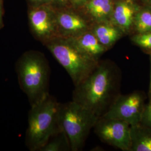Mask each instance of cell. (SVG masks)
<instances>
[{"instance_id": "1", "label": "cell", "mask_w": 151, "mask_h": 151, "mask_svg": "<svg viewBox=\"0 0 151 151\" xmlns=\"http://www.w3.org/2000/svg\"><path fill=\"white\" fill-rule=\"evenodd\" d=\"M121 82L122 72L118 65L108 60H100L91 73L75 86L72 100L100 118L120 94Z\"/></svg>"}, {"instance_id": "2", "label": "cell", "mask_w": 151, "mask_h": 151, "mask_svg": "<svg viewBox=\"0 0 151 151\" xmlns=\"http://www.w3.org/2000/svg\"><path fill=\"white\" fill-rule=\"evenodd\" d=\"M61 103L49 93L31 106L28 114L25 145L31 151H40L62 129L60 124Z\"/></svg>"}, {"instance_id": "3", "label": "cell", "mask_w": 151, "mask_h": 151, "mask_svg": "<svg viewBox=\"0 0 151 151\" xmlns=\"http://www.w3.org/2000/svg\"><path fill=\"white\" fill-rule=\"evenodd\" d=\"M16 71L20 87L30 106L49 93L50 68L43 54L36 51L25 52L17 60Z\"/></svg>"}, {"instance_id": "4", "label": "cell", "mask_w": 151, "mask_h": 151, "mask_svg": "<svg viewBox=\"0 0 151 151\" xmlns=\"http://www.w3.org/2000/svg\"><path fill=\"white\" fill-rule=\"evenodd\" d=\"M46 45L69 75L75 86L85 80L100 62L81 50L69 38H54Z\"/></svg>"}, {"instance_id": "5", "label": "cell", "mask_w": 151, "mask_h": 151, "mask_svg": "<svg viewBox=\"0 0 151 151\" xmlns=\"http://www.w3.org/2000/svg\"><path fill=\"white\" fill-rule=\"evenodd\" d=\"M98 118L91 111L73 100L60 104V126L69 140L70 151L83 148Z\"/></svg>"}, {"instance_id": "6", "label": "cell", "mask_w": 151, "mask_h": 151, "mask_svg": "<svg viewBox=\"0 0 151 151\" xmlns=\"http://www.w3.org/2000/svg\"><path fill=\"white\" fill-rule=\"evenodd\" d=\"M93 129L103 142L122 151H130L131 125L128 123L101 116L97 119Z\"/></svg>"}, {"instance_id": "7", "label": "cell", "mask_w": 151, "mask_h": 151, "mask_svg": "<svg viewBox=\"0 0 151 151\" xmlns=\"http://www.w3.org/2000/svg\"><path fill=\"white\" fill-rule=\"evenodd\" d=\"M144 108V99L139 92L120 93L103 116L119 119L128 123L131 126L135 125L141 123Z\"/></svg>"}, {"instance_id": "8", "label": "cell", "mask_w": 151, "mask_h": 151, "mask_svg": "<svg viewBox=\"0 0 151 151\" xmlns=\"http://www.w3.org/2000/svg\"><path fill=\"white\" fill-rule=\"evenodd\" d=\"M29 20L32 32L39 39L47 43L59 37L56 20L45 8L39 7L30 11Z\"/></svg>"}, {"instance_id": "9", "label": "cell", "mask_w": 151, "mask_h": 151, "mask_svg": "<svg viewBox=\"0 0 151 151\" xmlns=\"http://www.w3.org/2000/svg\"><path fill=\"white\" fill-rule=\"evenodd\" d=\"M59 37L73 38L88 30L86 22L80 16L70 13H62L56 19Z\"/></svg>"}, {"instance_id": "10", "label": "cell", "mask_w": 151, "mask_h": 151, "mask_svg": "<svg viewBox=\"0 0 151 151\" xmlns=\"http://www.w3.org/2000/svg\"><path fill=\"white\" fill-rule=\"evenodd\" d=\"M69 39L81 50L97 60H100V57L107 50L92 32L87 31L80 35Z\"/></svg>"}, {"instance_id": "11", "label": "cell", "mask_w": 151, "mask_h": 151, "mask_svg": "<svg viewBox=\"0 0 151 151\" xmlns=\"http://www.w3.org/2000/svg\"><path fill=\"white\" fill-rule=\"evenodd\" d=\"M128 2H121L116 4L114 11L115 25L123 32H128L134 24L135 10Z\"/></svg>"}, {"instance_id": "12", "label": "cell", "mask_w": 151, "mask_h": 151, "mask_svg": "<svg viewBox=\"0 0 151 151\" xmlns=\"http://www.w3.org/2000/svg\"><path fill=\"white\" fill-rule=\"evenodd\" d=\"M130 151H151V128L143 124L131 126Z\"/></svg>"}, {"instance_id": "13", "label": "cell", "mask_w": 151, "mask_h": 151, "mask_svg": "<svg viewBox=\"0 0 151 151\" xmlns=\"http://www.w3.org/2000/svg\"><path fill=\"white\" fill-rule=\"evenodd\" d=\"M92 32L107 50L122 37L123 33L116 26L108 24L98 25L94 27Z\"/></svg>"}, {"instance_id": "14", "label": "cell", "mask_w": 151, "mask_h": 151, "mask_svg": "<svg viewBox=\"0 0 151 151\" xmlns=\"http://www.w3.org/2000/svg\"><path fill=\"white\" fill-rule=\"evenodd\" d=\"M87 9L95 19L103 21L113 10L111 0H90L87 4Z\"/></svg>"}, {"instance_id": "15", "label": "cell", "mask_w": 151, "mask_h": 151, "mask_svg": "<svg viewBox=\"0 0 151 151\" xmlns=\"http://www.w3.org/2000/svg\"><path fill=\"white\" fill-rule=\"evenodd\" d=\"M70 150V142L62 129L53 135L40 151H62Z\"/></svg>"}, {"instance_id": "16", "label": "cell", "mask_w": 151, "mask_h": 151, "mask_svg": "<svg viewBox=\"0 0 151 151\" xmlns=\"http://www.w3.org/2000/svg\"><path fill=\"white\" fill-rule=\"evenodd\" d=\"M134 27L138 34L151 30V11L143 10L138 12L134 17Z\"/></svg>"}, {"instance_id": "17", "label": "cell", "mask_w": 151, "mask_h": 151, "mask_svg": "<svg viewBox=\"0 0 151 151\" xmlns=\"http://www.w3.org/2000/svg\"><path fill=\"white\" fill-rule=\"evenodd\" d=\"M132 40L140 48L151 50V30L141 34L137 33L132 38Z\"/></svg>"}, {"instance_id": "18", "label": "cell", "mask_w": 151, "mask_h": 151, "mask_svg": "<svg viewBox=\"0 0 151 151\" xmlns=\"http://www.w3.org/2000/svg\"><path fill=\"white\" fill-rule=\"evenodd\" d=\"M140 124L151 128V101L146 106L143 111Z\"/></svg>"}, {"instance_id": "19", "label": "cell", "mask_w": 151, "mask_h": 151, "mask_svg": "<svg viewBox=\"0 0 151 151\" xmlns=\"http://www.w3.org/2000/svg\"><path fill=\"white\" fill-rule=\"evenodd\" d=\"M2 25V3L0 0V27Z\"/></svg>"}, {"instance_id": "20", "label": "cell", "mask_w": 151, "mask_h": 151, "mask_svg": "<svg viewBox=\"0 0 151 151\" xmlns=\"http://www.w3.org/2000/svg\"><path fill=\"white\" fill-rule=\"evenodd\" d=\"M68 1V0H55V1L57 2H58V4H62V5L65 4Z\"/></svg>"}, {"instance_id": "21", "label": "cell", "mask_w": 151, "mask_h": 151, "mask_svg": "<svg viewBox=\"0 0 151 151\" xmlns=\"http://www.w3.org/2000/svg\"><path fill=\"white\" fill-rule=\"evenodd\" d=\"M149 97H150V101H151V81H150V89H149Z\"/></svg>"}, {"instance_id": "22", "label": "cell", "mask_w": 151, "mask_h": 151, "mask_svg": "<svg viewBox=\"0 0 151 151\" xmlns=\"http://www.w3.org/2000/svg\"><path fill=\"white\" fill-rule=\"evenodd\" d=\"M80 1H81V0H72L73 2L75 5H80Z\"/></svg>"}, {"instance_id": "23", "label": "cell", "mask_w": 151, "mask_h": 151, "mask_svg": "<svg viewBox=\"0 0 151 151\" xmlns=\"http://www.w3.org/2000/svg\"><path fill=\"white\" fill-rule=\"evenodd\" d=\"M90 1V0H81L80 1V4H82L83 3H85V2H86L87 1Z\"/></svg>"}, {"instance_id": "24", "label": "cell", "mask_w": 151, "mask_h": 151, "mask_svg": "<svg viewBox=\"0 0 151 151\" xmlns=\"http://www.w3.org/2000/svg\"><path fill=\"white\" fill-rule=\"evenodd\" d=\"M34 1H38V2H40V1H43L44 0H33Z\"/></svg>"}, {"instance_id": "25", "label": "cell", "mask_w": 151, "mask_h": 151, "mask_svg": "<svg viewBox=\"0 0 151 151\" xmlns=\"http://www.w3.org/2000/svg\"></svg>"}]
</instances>
